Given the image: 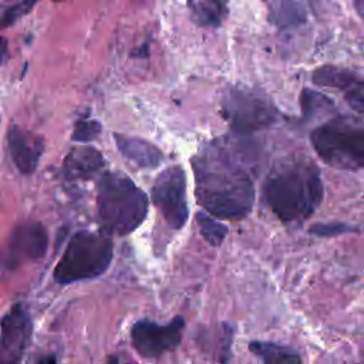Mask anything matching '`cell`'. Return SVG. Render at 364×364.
Returning a JSON list of instances; mask_svg holds the SVG:
<instances>
[{
    "label": "cell",
    "mask_w": 364,
    "mask_h": 364,
    "mask_svg": "<svg viewBox=\"0 0 364 364\" xmlns=\"http://www.w3.org/2000/svg\"><path fill=\"white\" fill-rule=\"evenodd\" d=\"M253 151L249 141L219 138L192 158L198 203L213 218L237 220L252 210L255 186L247 159Z\"/></svg>",
    "instance_id": "6da1fadb"
},
{
    "label": "cell",
    "mask_w": 364,
    "mask_h": 364,
    "mask_svg": "<svg viewBox=\"0 0 364 364\" xmlns=\"http://www.w3.org/2000/svg\"><path fill=\"white\" fill-rule=\"evenodd\" d=\"M264 198L282 222L291 223L307 219L323 199L318 168L307 158L282 161L266 179Z\"/></svg>",
    "instance_id": "7a4b0ae2"
},
{
    "label": "cell",
    "mask_w": 364,
    "mask_h": 364,
    "mask_svg": "<svg viewBox=\"0 0 364 364\" xmlns=\"http://www.w3.org/2000/svg\"><path fill=\"white\" fill-rule=\"evenodd\" d=\"M97 212L105 233L128 235L145 220L148 198L121 172H105L97 185Z\"/></svg>",
    "instance_id": "3957f363"
},
{
    "label": "cell",
    "mask_w": 364,
    "mask_h": 364,
    "mask_svg": "<svg viewBox=\"0 0 364 364\" xmlns=\"http://www.w3.org/2000/svg\"><path fill=\"white\" fill-rule=\"evenodd\" d=\"M112 255V242L105 232H77L54 269V279L61 284L94 279L109 267Z\"/></svg>",
    "instance_id": "277c9868"
},
{
    "label": "cell",
    "mask_w": 364,
    "mask_h": 364,
    "mask_svg": "<svg viewBox=\"0 0 364 364\" xmlns=\"http://www.w3.org/2000/svg\"><path fill=\"white\" fill-rule=\"evenodd\" d=\"M310 142L318 158L343 171L364 168V125L337 117L316 127Z\"/></svg>",
    "instance_id": "5b68a950"
},
{
    "label": "cell",
    "mask_w": 364,
    "mask_h": 364,
    "mask_svg": "<svg viewBox=\"0 0 364 364\" xmlns=\"http://www.w3.org/2000/svg\"><path fill=\"white\" fill-rule=\"evenodd\" d=\"M222 114L237 135L267 128L277 118L274 105L264 94L243 87H229L223 92Z\"/></svg>",
    "instance_id": "8992f818"
},
{
    "label": "cell",
    "mask_w": 364,
    "mask_h": 364,
    "mask_svg": "<svg viewBox=\"0 0 364 364\" xmlns=\"http://www.w3.org/2000/svg\"><path fill=\"white\" fill-rule=\"evenodd\" d=\"M151 198L172 229L178 230L185 226L189 215L186 175L179 165L169 166L156 176Z\"/></svg>",
    "instance_id": "52a82bcc"
},
{
    "label": "cell",
    "mask_w": 364,
    "mask_h": 364,
    "mask_svg": "<svg viewBox=\"0 0 364 364\" xmlns=\"http://www.w3.org/2000/svg\"><path fill=\"white\" fill-rule=\"evenodd\" d=\"M183 328L185 320L181 316H176L166 324L139 320L131 328V341L142 357L156 358L179 346Z\"/></svg>",
    "instance_id": "ba28073f"
},
{
    "label": "cell",
    "mask_w": 364,
    "mask_h": 364,
    "mask_svg": "<svg viewBox=\"0 0 364 364\" xmlns=\"http://www.w3.org/2000/svg\"><path fill=\"white\" fill-rule=\"evenodd\" d=\"M48 233L38 222H23L17 225L7 245L6 266L17 267L21 263L38 260L46 255Z\"/></svg>",
    "instance_id": "9c48e42d"
},
{
    "label": "cell",
    "mask_w": 364,
    "mask_h": 364,
    "mask_svg": "<svg viewBox=\"0 0 364 364\" xmlns=\"http://www.w3.org/2000/svg\"><path fill=\"white\" fill-rule=\"evenodd\" d=\"M31 334V321L21 304H14L1 320L0 364H18Z\"/></svg>",
    "instance_id": "30bf717a"
},
{
    "label": "cell",
    "mask_w": 364,
    "mask_h": 364,
    "mask_svg": "<svg viewBox=\"0 0 364 364\" xmlns=\"http://www.w3.org/2000/svg\"><path fill=\"white\" fill-rule=\"evenodd\" d=\"M311 80L316 85L340 90L354 111L364 112V78L357 73L337 65H321L313 71Z\"/></svg>",
    "instance_id": "8fae6325"
},
{
    "label": "cell",
    "mask_w": 364,
    "mask_h": 364,
    "mask_svg": "<svg viewBox=\"0 0 364 364\" xmlns=\"http://www.w3.org/2000/svg\"><path fill=\"white\" fill-rule=\"evenodd\" d=\"M7 144L16 168L24 175L33 173L44 152L43 138L17 125H11L7 131Z\"/></svg>",
    "instance_id": "7c38bea8"
},
{
    "label": "cell",
    "mask_w": 364,
    "mask_h": 364,
    "mask_svg": "<svg viewBox=\"0 0 364 364\" xmlns=\"http://www.w3.org/2000/svg\"><path fill=\"white\" fill-rule=\"evenodd\" d=\"M105 165L102 154L94 146H74L65 155L63 173L67 179H88Z\"/></svg>",
    "instance_id": "4fadbf2b"
},
{
    "label": "cell",
    "mask_w": 364,
    "mask_h": 364,
    "mask_svg": "<svg viewBox=\"0 0 364 364\" xmlns=\"http://www.w3.org/2000/svg\"><path fill=\"white\" fill-rule=\"evenodd\" d=\"M114 139L119 152L141 168H156L164 161L162 151L149 141L122 134H114Z\"/></svg>",
    "instance_id": "5bb4252c"
},
{
    "label": "cell",
    "mask_w": 364,
    "mask_h": 364,
    "mask_svg": "<svg viewBox=\"0 0 364 364\" xmlns=\"http://www.w3.org/2000/svg\"><path fill=\"white\" fill-rule=\"evenodd\" d=\"M192 18L203 27H219L229 11V0H189Z\"/></svg>",
    "instance_id": "9a60e30c"
},
{
    "label": "cell",
    "mask_w": 364,
    "mask_h": 364,
    "mask_svg": "<svg viewBox=\"0 0 364 364\" xmlns=\"http://www.w3.org/2000/svg\"><path fill=\"white\" fill-rule=\"evenodd\" d=\"M249 350L260 358L262 364H301L300 355L290 347L272 341H250Z\"/></svg>",
    "instance_id": "2e32d148"
},
{
    "label": "cell",
    "mask_w": 364,
    "mask_h": 364,
    "mask_svg": "<svg viewBox=\"0 0 364 364\" xmlns=\"http://www.w3.org/2000/svg\"><path fill=\"white\" fill-rule=\"evenodd\" d=\"M196 223L202 237L212 246H219L228 235V226L218 222L216 218H210L205 212L196 213Z\"/></svg>",
    "instance_id": "e0dca14e"
},
{
    "label": "cell",
    "mask_w": 364,
    "mask_h": 364,
    "mask_svg": "<svg viewBox=\"0 0 364 364\" xmlns=\"http://www.w3.org/2000/svg\"><path fill=\"white\" fill-rule=\"evenodd\" d=\"M300 105L306 117H313L317 114V111L333 108V101L317 91L304 88L300 95Z\"/></svg>",
    "instance_id": "ac0fdd59"
},
{
    "label": "cell",
    "mask_w": 364,
    "mask_h": 364,
    "mask_svg": "<svg viewBox=\"0 0 364 364\" xmlns=\"http://www.w3.org/2000/svg\"><path fill=\"white\" fill-rule=\"evenodd\" d=\"M101 124L97 119L92 118H81L75 122L74 129H73V141L77 142H91L98 138L101 134Z\"/></svg>",
    "instance_id": "d6986e66"
},
{
    "label": "cell",
    "mask_w": 364,
    "mask_h": 364,
    "mask_svg": "<svg viewBox=\"0 0 364 364\" xmlns=\"http://www.w3.org/2000/svg\"><path fill=\"white\" fill-rule=\"evenodd\" d=\"M38 0H20L11 6H9L4 13H3V17H1V26L3 27H7L13 23H16L18 18H21L23 16L28 14V11L34 7V4L37 3Z\"/></svg>",
    "instance_id": "ffe728a7"
},
{
    "label": "cell",
    "mask_w": 364,
    "mask_h": 364,
    "mask_svg": "<svg viewBox=\"0 0 364 364\" xmlns=\"http://www.w3.org/2000/svg\"><path fill=\"white\" fill-rule=\"evenodd\" d=\"M354 230L351 226L341 223V222H330V223H316L313 226H310L309 232L314 236H320V237H330V236H337V235H343L347 232Z\"/></svg>",
    "instance_id": "44dd1931"
},
{
    "label": "cell",
    "mask_w": 364,
    "mask_h": 364,
    "mask_svg": "<svg viewBox=\"0 0 364 364\" xmlns=\"http://www.w3.org/2000/svg\"><path fill=\"white\" fill-rule=\"evenodd\" d=\"M34 364H58V360H57V355L53 354V353H47V354H43L40 355Z\"/></svg>",
    "instance_id": "7402d4cb"
},
{
    "label": "cell",
    "mask_w": 364,
    "mask_h": 364,
    "mask_svg": "<svg viewBox=\"0 0 364 364\" xmlns=\"http://www.w3.org/2000/svg\"><path fill=\"white\" fill-rule=\"evenodd\" d=\"M353 4H354V9H355L357 14L364 21V0H353Z\"/></svg>",
    "instance_id": "603a6c76"
},
{
    "label": "cell",
    "mask_w": 364,
    "mask_h": 364,
    "mask_svg": "<svg viewBox=\"0 0 364 364\" xmlns=\"http://www.w3.org/2000/svg\"><path fill=\"white\" fill-rule=\"evenodd\" d=\"M107 364H132V363H128V361H125V363H122L118 357H109V360L107 361Z\"/></svg>",
    "instance_id": "cb8c5ba5"
},
{
    "label": "cell",
    "mask_w": 364,
    "mask_h": 364,
    "mask_svg": "<svg viewBox=\"0 0 364 364\" xmlns=\"http://www.w3.org/2000/svg\"><path fill=\"white\" fill-rule=\"evenodd\" d=\"M53 1H61V0H53Z\"/></svg>",
    "instance_id": "d4e9b609"
}]
</instances>
